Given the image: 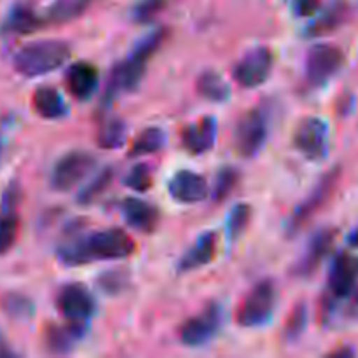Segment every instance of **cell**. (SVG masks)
<instances>
[{"instance_id": "19", "label": "cell", "mask_w": 358, "mask_h": 358, "mask_svg": "<svg viewBox=\"0 0 358 358\" xmlns=\"http://www.w3.org/2000/svg\"><path fill=\"white\" fill-rule=\"evenodd\" d=\"M217 252V234L213 231H206L203 233L194 245H191L187 252L178 259L177 269L180 273L194 271V269L203 268V266L210 264L215 257Z\"/></svg>"}, {"instance_id": "11", "label": "cell", "mask_w": 358, "mask_h": 358, "mask_svg": "<svg viewBox=\"0 0 358 358\" xmlns=\"http://www.w3.org/2000/svg\"><path fill=\"white\" fill-rule=\"evenodd\" d=\"M56 306L69 322L86 324L94 313V297L83 283H69L56 296Z\"/></svg>"}, {"instance_id": "6", "label": "cell", "mask_w": 358, "mask_h": 358, "mask_svg": "<svg viewBox=\"0 0 358 358\" xmlns=\"http://www.w3.org/2000/svg\"><path fill=\"white\" fill-rule=\"evenodd\" d=\"M345 65V52L334 44H317L308 51L306 79L313 86L327 84Z\"/></svg>"}, {"instance_id": "23", "label": "cell", "mask_w": 358, "mask_h": 358, "mask_svg": "<svg viewBox=\"0 0 358 358\" xmlns=\"http://www.w3.org/2000/svg\"><path fill=\"white\" fill-rule=\"evenodd\" d=\"M196 91L205 100L213 101V103H222L227 101L231 96V87L227 80L220 76L215 70H205L201 76L198 77L196 83Z\"/></svg>"}, {"instance_id": "36", "label": "cell", "mask_w": 358, "mask_h": 358, "mask_svg": "<svg viewBox=\"0 0 358 358\" xmlns=\"http://www.w3.org/2000/svg\"><path fill=\"white\" fill-rule=\"evenodd\" d=\"M166 7V0H142L133 7V20L140 24H147L156 20Z\"/></svg>"}, {"instance_id": "10", "label": "cell", "mask_w": 358, "mask_h": 358, "mask_svg": "<svg viewBox=\"0 0 358 358\" xmlns=\"http://www.w3.org/2000/svg\"><path fill=\"white\" fill-rule=\"evenodd\" d=\"M220 322H222V310L215 303L208 304L201 313L191 317L182 324L180 332H178L180 341L191 348L206 345L219 332Z\"/></svg>"}, {"instance_id": "31", "label": "cell", "mask_w": 358, "mask_h": 358, "mask_svg": "<svg viewBox=\"0 0 358 358\" xmlns=\"http://www.w3.org/2000/svg\"><path fill=\"white\" fill-rule=\"evenodd\" d=\"M240 182V173H238L236 168L226 166L217 173L215 184H213V201L220 203L224 199H227L231 196V192L234 191V187Z\"/></svg>"}, {"instance_id": "13", "label": "cell", "mask_w": 358, "mask_h": 358, "mask_svg": "<svg viewBox=\"0 0 358 358\" xmlns=\"http://www.w3.org/2000/svg\"><path fill=\"white\" fill-rule=\"evenodd\" d=\"M358 280V257L350 255L348 252H341L336 255L329 275V292L331 301L346 299Z\"/></svg>"}, {"instance_id": "17", "label": "cell", "mask_w": 358, "mask_h": 358, "mask_svg": "<svg viewBox=\"0 0 358 358\" xmlns=\"http://www.w3.org/2000/svg\"><path fill=\"white\" fill-rule=\"evenodd\" d=\"M217 138V121L212 115L201 117L182 131V143L194 156L208 152Z\"/></svg>"}, {"instance_id": "20", "label": "cell", "mask_w": 358, "mask_h": 358, "mask_svg": "<svg viewBox=\"0 0 358 358\" xmlns=\"http://www.w3.org/2000/svg\"><path fill=\"white\" fill-rule=\"evenodd\" d=\"M56 255L62 264L70 266V268L93 262L90 248H87V234H83V231H70L59 241Z\"/></svg>"}, {"instance_id": "29", "label": "cell", "mask_w": 358, "mask_h": 358, "mask_svg": "<svg viewBox=\"0 0 358 358\" xmlns=\"http://www.w3.org/2000/svg\"><path fill=\"white\" fill-rule=\"evenodd\" d=\"M87 0H56L48 10V21L51 23H69L84 13Z\"/></svg>"}, {"instance_id": "7", "label": "cell", "mask_w": 358, "mask_h": 358, "mask_svg": "<svg viewBox=\"0 0 358 358\" xmlns=\"http://www.w3.org/2000/svg\"><path fill=\"white\" fill-rule=\"evenodd\" d=\"M273 63H275V58H273V52L269 48L259 45V48L250 49L234 65V80L241 87H248V90L262 86L268 80V77L271 76Z\"/></svg>"}, {"instance_id": "24", "label": "cell", "mask_w": 358, "mask_h": 358, "mask_svg": "<svg viewBox=\"0 0 358 358\" xmlns=\"http://www.w3.org/2000/svg\"><path fill=\"white\" fill-rule=\"evenodd\" d=\"M346 14H348V6H346L343 0H336L332 2L327 9L322 10L318 14L317 20L310 24L308 28V34L313 35V37H320V35L331 34L336 28L341 27L346 20Z\"/></svg>"}, {"instance_id": "9", "label": "cell", "mask_w": 358, "mask_h": 358, "mask_svg": "<svg viewBox=\"0 0 358 358\" xmlns=\"http://www.w3.org/2000/svg\"><path fill=\"white\" fill-rule=\"evenodd\" d=\"M294 145L310 161H322L329 152V124L320 117H306L294 133Z\"/></svg>"}, {"instance_id": "15", "label": "cell", "mask_w": 358, "mask_h": 358, "mask_svg": "<svg viewBox=\"0 0 358 358\" xmlns=\"http://www.w3.org/2000/svg\"><path fill=\"white\" fill-rule=\"evenodd\" d=\"M98 79H100L98 69L87 62L72 63L65 73L66 90L77 100H90L96 91Z\"/></svg>"}, {"instance_id": "14", "label": "cell", "mask_w": 358, "mask_h": 358, "mask_svg": "<svg viewBox=\"0 0 358 358\" xmlns=\"http://www.w3.org/2000/svg\"><path fill=\"white\" fill-rule=\"evenodd\" d=\"M168 191L175 201L184 203V205L201 203L210 192L205 177L191 170L177 171L168 184Z\"/></svg>"}, {"instance_id": "35", "label": "cell", "mask_w": 358, "mask_h": 358, "mask_svg": "<svg viewBox=\"0 0 358 358\" xmlns=\"http://www.w3.org/2000/svg\"><path fill=\"white\" fill-rule=\"evenodd\" d=\"M129 283L128 273L122 271V269H110V271L101 273V276L98 278V287H100L101 292L108 294V296H117L122 290H126Z\"/></svg>"}, {"instance_id": "1", "label": "cell", "mask_w": 358, "mask_h": 358, "mask_svg": "<svg viewBox=\"0 0 358 358\" xmlns=\"http://www.w3.org/2000/svg\"><path fill=\"white\" fill-rule=\"evenodd\" d=\"M70 58V45L62 41H35L14 55L13 65L20 76L41 77L55 72Z\"/></svg>"}, {"instance_id": "32", "label": "cell", "mask_w": 358, "mask_h": 358, "mask_svg": "<svg viewBox=\"0 0 358 358\" xmlns=\"http://www.w3.org/2000/svg\"><path fill=\"white\" fill-rule=\"evenodd\" d=\"M250 217L252 208L247 203H238L231 210L229 217H227V234H229L231 240H236V238H240L245 233L247 226L250 224Z\"/></svg>"}, {"instance_id": "18", "label": "cell", "mask_w": 358, "mask_h": 358, "mask_svg": "<svg viewBox=\"0 0 358 358\" xmlns=\"http://www.w3.org/2000/svg\"><path fill=\"white\" fill-rule=\"evenodd\" d=\"M86 329L87 325L84 322L66 320L65 325H49L44 332L45 348L51 353H58V355L72 352L76 343L84 336Z\"/></svg>"}, {"instance_id": "37", "label": "cell", "mask_w": 358, "mask_h": 358, "mask_svg": "<svg viewBox=\"0 0 358 358\" xmlns=\"http://www.w3.org/2000/svg\"><path fill=\"white\" fill-rule=\"evenodd\" d=\"M322 0H292V10L299 17H310L320 10Z\"/></svg>"}, {"instance_id": "8", "label": "cell", "mask_w": 358, "mask_h": 358, "mask_svg": "<svg viewBox=\"0 0 358 358\" xmlns=\"http://www.w3.org/2000/svg\"><path fill=\"white\" fill-rule=\"evenodd\" d=\"M87 248L93 261H114L129 257L135 252L136 245L128 233L112 227L87 234Z\"/></svg>"}, {"instance_id": "38", "label": "cell", "mask_w": 358, "mask_h": 358, "mask_svg": "<svg viewBox=\"0 0 358 358\" xmlns=\"http://www.w3.org/2000/svg\"><path fill=\"white\" fill-rule=\"evenodd\" d=\"M350 301H348V306H346V317L350 320H355L358 322V287L350 292Z\"/></svg>"}, {"instance_id": "21", "label": "cell", "mask_w": 358, "mask_h": 358, "mask_svg": "<svg viewBox=\"0 0 358 358\" xmlns=\"http://www.w3.org/2000/svg\"><path fill=\"white\" fill-rule=\"evenodd\" d=\"M42 17L35 13V9L28 3L20 2L14 3L7 13L6 20L2 23V30L6 34L14 35H27L34 34L42 27Z\"/></svg>"}, {"instance_id": "34", "label": "cell", "mask_w": 358, "mask_h": 358, "mask_svg": "<svg viewBox=\"0 0 358 358\" xmlns=\"http://www.w3.org/2000/svg\"><path fill=\"white\" fill-rule=\"evenodd\" d=\"M308 325V308L306 304H297L292 310V313L289 315V320H287L285 327H283V336H285L287 341H297V339L303 336V332L306 331Z\"/></svg>"}, {"instance_id": "28", "label": "cell", "mask_w": 358, "mask_h": 358, "mask_svg": "<svg viewBox=\"0 0 358 358\" xmlns=\"http://www.w3.org/2000/svg\"><path fill=\"white\" fill-rule=\"evenodd\" d=\"M0 308H2V311L7 317L20 322L30 320V318L34 317L35 311L34 303H31L27 296L17 292L6 294V296L2 297V301H0Z\"/></svg>"}, {"instance_id": "26", "label": "cell", "mask_w": 358, "mask_h": 358, "mask_svg": "<svg viewBox=\"0 0 358 358\" xmlns=\"http://www.w3.org/2000/svg\"><path fill=\"white\" fill-rule=\"evenodd\" d=\"M126 136H128V126L122 119L110 117L98 128L96 133V143L101 149L107 150H117L124 145Z\"/></svg>"}, {"instance_id": "42", "label": "cell", "mask_w": 358, "mask_h": 358, "mask_svg": "<svg viewBox=\"0 0 358 358\" xmlns=\"http://www.w3.org/2000/svg\"><path fill=\"white\" fill-rule=\"evenodd\" d=\"M87 2H91V0H87Z\"/></svg>"}, {"instance_id": "16", "label": "cell", "mask_w": 358, "mask_h": 358, "mask_svg": "<svg viewBox=\"0 0 358 358\" xmlns=\"http://www.w3.org/2000/svg\"><path fill=\"white\" fill-rule=\"evenodd\" d=\"M122 215H124L129 227L143 234L154 233L161 220L159 210L152 203L136 198H126L122 201Z\"/></svg>"}, {"instance_id": "43", "label": "cell", "mask_w": 358, "mask_h": 358, "mask_svg": "<svg viewBox=\"0 0 358 358\" xmlns=\"http://www.w3.org/2000/svg\"><path fill=\"white\" fill-rule=\"evenodd\" d=\"M0 150H2V149H0Z\"/></svg>"}, {"instance_id": "41", "label": "cell", "mask_w": 358, "mask_h": 358, "mask_svg": "<svg viewBox=\"0 0 358 358\" xmlns=\"http://www.w3.org/2000/svg\"><path fill=\"white\" fill-rule=\"evenodd\" d=\"M348 241H350V245H352V247H358V229H355L352 234H350Z\"/></svg>"}, {"instance_id": "3", "label": "cell", "mask_w": 358, "mask_h": 358, "mask_svg": "<svg viewBox=\"0 0 358 358\" xmlns=\"http://www.w3.org/2000/svg\"><path fill=\"white\" fill-rule=\"evenodd\" d=\"M276 308V287L271 280H262L248 292L238 308L236 320L241 327H262L271 320Z\"/></svg>"}, {"instance_id": "27", "label": "cell", "mask_w": 358, "mask_h": 358, "mask_svg": "<svg viewBox=\"0 0 358 358\" xmlns=\"http://www.w3.org/2000/svg\"><path fill=\"white\" fill-rule=\"evenodd\" d=\"M112 180H114V170L112 168H105L100 173H96L93 177V180L79 192L77 196V203L83 206H90L91 203H94L96 199H100L105 194L108 187H110Z\"/></svg>"}, {"instance_id": "12", "label": "cell", "mask_w": 358, "mask_h": 358, "mask_svg": "<svg viewBox=\"0 0 358 358\" xmlns=\"http://www.w3.org/2000/svg\"><path fill=\"white\" fill-rule=\"evenodd\" d=\"M336 236H338V231L332 229V227H325V229L315 233L308 243L306 252L301 255V259L294 266V275L299 276V278H310L320 268L329 252L332 250Z\"/></svg>"}, {"instance_id": "4", "label": "cell", "mask_w": 358, "mask_h": 358, "mask_svg": "<svg viewBox=\"0 0 358 358\" xmlns=\"http://www.w3.org/2000/svg\"><path fill=\"white\" fill-rule=\"evenodd\" d=\"M96 166L93 154L84 150H72L56 161L51 171V187L58 192L72 191Z\"/></svg>"}, {"instance_id": "30", "label": "cell", "mask_w": 358, "mask_h": 358, "mask_svg": "<svg viewBox=\"0 0 358 358\" xmlns=\"http://www.w3.org/2000/svg\"><path fill=\"white\" fill-rule=\"evenodd\" d=\"M20 233V217L14 210H7L6 215L0 217V255L9 252L16 243Z\"/></svg>"}, {"instance_id": "22", "label": "cell", "mask_w": 358, "mask_h": 358, "mask_svg": "<svg viewBox=\"0 0 358 358\" xmlns=\"http://www.w3.org/2000/svg\"><path fill=\"white\" fill-rule=\"evenodd\" d=\"M31 105L42 119H51V121L65 117L66 112H69L62 93L52 86L37 87L34 96H31Z\"/></svg>"}, {"instance_id": "25", "label": "cell", "mask_w": 358, "mask_h": 358, "mask_svg": "<svg viewBox=\"0 0 358 358\" xmlns=\"http://www.w3.org/2000/svg\"><path fill=\"white\" fill-rule=\"evenodd\" d=\"M166 143V133L161 128L150 126L143 131L138 133L135 140H133L131 147H129V157H142L149 156V154L159 152Z\"/></svg>"}, {"instance_id": "39", "label": "cell", "mask_w": 358, "mask_h": 358, "mask_svg": "<svg viewBox=\"0 0 358 358\" xmlns=\"http://www.w3.org/2000/svg\"><path fill=\"white\" fill-rule=\"evenodd\" d=\"M10 357H16V353L9 348L6 338H3L2 332H0V358H10Z\"/></svg>"}, {"instance_id": "40", "label": "cell", "mask_w": 358, "mask_h": 358, "mask_svg": "<svg viewBox=\"0 0 358 358\" xmlns=\"http://www.w3.org/2000/svg\"><path fill=\"white\" fill-rule=\"evenodd\" d=\"M352 357V355H355V352H353V350H348V348H345V350H341V352H334L332 353V357Z\"/></svg>"}, {"instance_id": "5", "label": "cell", "mask_w": 358, "mask_h": 358, "mask_svg": "<svg viewBox=\"0 0 358 358\" xmlns=\"http://www.w3.org/2000/svg\"><path fill=\"white\" fill-rule=\"evenodd\" d=\"M269 133L268 115L261 108L247 112L238 121L234 131V145L241 157H255L264 147Z\"/></svg>"}, {"instance_id": "33", "label": "cell", "mask_w": 358, "mask_h": 358, "mask_svg": "<svg viewBox=\"0 0 358 358\" xmlns=\"http://www.w3.org/2000/svg\"><path fill=\"white\" fill-rule=\"evenodd\" d=\"M122 184L129 187L131 191L136 192H145L147 189L152 185V171H150L149 164L138 163L124 175Z\"/></svg>"}, {"instance_id": "2", "label": "cell", "mask_w": 358, "mask_h": 358, "mask_svg": "<svg viewBox=\"0 0 358 358\" xmlns=\"http://www.w3.org/2000/svg\"><path fill=\"white\" fill-rule=\"evenodd\" d=\"M339 177H341V168H332L320 178V182L315 185L308 198L303 203H299V206L290 215L289 222H287V236H297L311 222V219L327 205L329 199L334 194L336 187H338Z\"/></svg>"}]
</instances>
